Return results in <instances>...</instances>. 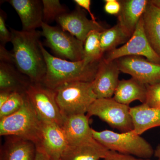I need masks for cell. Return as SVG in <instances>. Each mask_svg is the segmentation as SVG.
Returning <instances> with one entry per match:
<instances>
[{
	"mask_svg": "<svg viewBox=\"0 0 160 160\" xmlns=\"http://www.w3.org/2000/svg\"><path fill=\"white\" fill-rule=\"evenodd\" d=\"M10 31L14 66L32 83L42 82L47 67L40 47L41 32L19 31L11 28Z\"/></svg>",
	"mask_w": 160,
	"mask_h": 160,
	"instance_id": "obj_1",
	"label": "cell"
},
{
	"mask_svg": "<svg viewBox=\"0 0 160 160\" xmlns=\"http://www.w3.org/2000/svg\"><path fill=\"white\" fill-rule=\"evenodd\" d=\"M40 47L46 60L47 70L42 83L55 90L60 86L74 82H89L94 80L99 62L88 64L84 60L72 62L56 57L48 52L42 42Z\"/></svg>",
	"mask_w": 160,
	"mask_h": 160,
	"instance_id": "obj_2",
	"label": "cell"
},
{
	"mask_svg": "<svg viewBox=\"0 0 160 160\" xmlns=\"http://www.w3.org/2000/svg\"><path fill=\"white\" fill-rule=\"evenodd\" d=\"M93 138L110 151L149 159L154 153L152 146L133 130L126 132H114L106 129L98 131L92 129Z\"/></svg>",
	"mask_w": 160,
	"mask_h": 160,
	"instance_id": "obj_3",
	"label": "cell"
},
{
	"mask_svg": "<svg viewBox=\"0 0 160 160\" xmlns=\"http://www.w3.org/2000/svg\"><path fill=\"white\" fill-rule=\"evenodd\" d=\"M41 124V120L27 96L25 104L19 110L0 119V135L29 140L38 147L39 144Z\"/></svg>",
	"mask_w": 160,
	"mask_h": 160,
	"instance_id": "obj_4",
	"label": "cell"
},
{
	"mask_svg": "<svg viewBox=\"0 0 160 160\" xmlns=\"http://www.w3.org/2000/svg\"><path fill=\"white\" fill-rule=\"evenodd\" d=\"M54 90L57 102L64 118L74 115L86 114L97 99L92 82L67 83Z\"/></svg>",
	"mask_w": 160,
	"mask_h": 160,
	"instance_id": "obj_5",
	"label": "cell"
},
{
	"mask_svg": "<svg viewBox=\"0 0 160 160\" xmlns=\"http://www.w3.org/2000/svg\"><path fill=\"white\" fill-rule=\"evenodd\" d=\"M41 28L45 44L55 56L72 62L83 60L84 42L59 26H51L43 22Z\"/></svg>",
	"mask_w": 160,
	"mask_h": 160,
	"instance_id": "obj_6",
	"label": "cell"
},
{
	"mask_svg": "<svg viewBox=\"0 0 160 160\" xmlns=\"http://www.w3.org/2000/svg\"><path fill=\"white\" fill-rule=\"evenodd\" d=\"M129 106L121 104L113 98L97 99L89 107L87 117H98L112 128L126 132L134 129Z\"/></svg>",
	"mask_w": 160,
	"mask_h": 160,
	"instance_id": "obj_7",
	"label": "cell"
},
{
	"mask_svg": "<svg viewBox=\"0 0 160 160\" xmlns=\"http://www.w3.org/2000/svg\"><path fill=\"white\" fill-rule=\"evenodd\" d=\"M26 93L40 120L62 126L64 118L57 102L54 90L42 83H32Z\"/></svg>",
	"mask_w": 160,
	"mask_h": 160,
	"instance_id": "obj_8",
	"label": "cell"
},
{
	"mask_svg": "<svg viewBox=\"0 0 160 160\" xmlns=\"http://www.w3.org/2000/svg\"><path fill=\"white\" fill-rule=\"evenodd\" d=\"M130 56L144 57L150 62L160 64V56L152 48L145 34L142 18L128 42L119 48L106 53L103 58L109 62Z\"/></svg>",
	"mask_w": 160,
	"mask_h": 160,
	"instance_id": "obj_9",
	"label": "cell"
},
{
	"mask_svg": "<svg viewBox=\"0 0 160 160\" xmlns=\"http://www.w3.org/2000/svg\"><path fill=\"white\" fill-rule=\"evenodd\" d=\"M117 61L120 71L130 75L146 86L160 82V64L136 56L124 57Z\"/></svg>",
	"mask_w": 160,
	"mask_h": 160,
	"instance_id": "obj_10",
	"label": "cell"
},
{
	"mask_svg": "<svg viewBox=\"0 0 160 160\" xmlns=\"http://www.w3.org/2000/svg\"><path fill=\"white\" fill-rule=\"evenodd\" d=\"M120 71L117 60L108 62L103 58L100 61L92 82L93 92L97 99L112 98L120 81Z\"/></svg>",
	"mask_w": 160,
	"mask_h": 160,
	"instance_id": "obj_11",
	"label": "cell"
},
{
	"mask_svg": "<svg viewBox=\"0 0 160 160\" xmlns=\"http://www.w3.org/2000/svg\"><path fill=\"white\" fill-rule=\"evenodd\" d=\"M56 22L62 29L83 42L90 32L93 30L102 32L106 29L98 22L89 19L80 9L62 15Z\"/></svg>",
	"mask_w": 160,
	"mask_h": 160,
	"instance_id": "obj_12",
	"label": "cell"
},
{
	"mask_svg": "<svg viewBox=\"0 0 160 160\" xmlns=\"http://www.w3.org/2000/svg\"><path fill=\"white\" fill-rule=\"evenodd\" d=\"M41 121L39 144L37 147L42 149L51 159L61 158L69 145L64 130L56 123Z\"/></svg>",
	"mask_w": 160,
	"mask_h": 160,
	"instance_id": "obj_13",
	"label": "cell"
},
{
	"mask_svg": "<svg viewBox=\"0 0 160 160\" xmlns=\"http://www.w3.org/2000/svg\"><path fill=\"white\" fill-rule=\"evenodd\" d=\"M8 2L18 15L22 30H37L43 22V5L40 0H9Z\"/></svg>",
	"mask_w": 160,
	"mask_h": 160,
	"instance_id": "obj_14",
	"label": "cell"
},
{
	"mask_svg": "<svg viewBox=\"0 0 160 160\" xmlns=\"http://www.w3.org/2000/svg\"><path fill=\"white\" fill-rule=\"evenodd\" d=\"M109 152L93 137L78 144L68 145L61 158L62 160H103Z\"/></svg>",
	"mask_w": 160,
	"mask_h": 160,
	"instance_id": "obj_15",
	"label": "cell"
},
{
	"mask_svg": "<svg viewBox=\"0 0 160 160\" xmlns=\"http://www.w3.org/2000/svg\"><path fill=\"white\" fill-rule=\"evenodd\" d=\"M121 9L118 24L131 37L149 3L147 0L120 1Z\"/></svg>",
	"mask_w": 160,
	"mask_h": 160,
	"instance_id": "obj_16",
	"label": "cell"
},
{
	"mask_svg": "<svg viewBox=\"0 0 160 160\" xmlns=\"http://www.w3.org/2000/svg\"><path fill=\"white\" fill-rule=\"evenodd\" d=\"M7 137L1 149L0 160H35L37 146L34 143L17 137Z\"/></svg>",
	"mask_w": 160,
	"mask_h": 160,
	"instance_id": "obj_17",
	"label": "cell"
},
{
	"mask_svg": "<svg viewBox=\"0 0 160 160\" xmlns=\"http://www.w3.org/2000/svg\"><path fill=\"white\" fill-rule=\"evenodd\" d=\"M69 145H75L93 138L89 118L86 114H77L64 118L62 126Z\"/></svg>",
	"mask_w": 160,
	"mask_h": 160,
	"instance_id": "obj_18",
	"label": "cell"
},
{
	"mask_svg": "<svg viewBox=\"0 0 160 160\" xmlns=\"http://www.w3.org/2000/svg\"><path fill=\"white\" fill-rule=\"evenodd\" d=\"M32 83L13 64L0 62V90L26 92Z\"/></svg>",
	"mask_w": 160,
	"mask_h": 160,
	"instance_id": "obj_19",
	"label": "cell"
},
{
	"mask_svg": "<svg viewBox=\"0 0 160 160\" xmlns=\"http://www.w3.org/2000/svg\"><path fill=\"white\" fill-rule=\"evenodd\" d=\"M146 85L132 78L129 79L119 81L112 98L118 102L127 106L136 100L144 104L146 102Z\"/></svg>",
	"mask_w": 160,
	"mask_h": 160,
	"instance_id": "obj_20",
	"label": "cell"
},
{
	"mask_svg": "<svg viewBox=\"0 0 160 160\" xmlns=\"http://www.w3.org/2000/svg\"><path fill=\"white\" fill-rule=\"evenodd\" d=\"M134 130L138 134L155 127H160V109L149 107L145 104L131 107Z\"/></svg>",
	"mask_w": 160,
	"mask_h": 160,
	"instance_id": "obj_21",
	"label": "cell"
},
{
	"mask_svg": "<svg viewBox=\"0 0 160 160\" xmlns=\"http://www.w3.org/2000/svg\"><path fill=\"white\" fill-rule=\"evenodd\" d=\"M142 18L146 37L152 48L160 56V9L149 1Z\"/></svg>",
	"mask_w": 160,
	"mask_h": 160,
	"instance_id": "obj_22",
	"label": "cell"
},
{
	"mask_svg": "<svg viewBox=\"0 0 160 160\" xmlns=\"http://www.w3.org/2000/svg\"><path fill=\"white\" fill-rule=\"evenodd\" d=\"M130 37L119 24L104 29L100 32V40L103 53H107L117 49L119 45L127 42Z\"/></svg>",
	"mask_w": 160,
	"mask_h": 160,
	"instance_id": "obj_23",
	"label": "cell"
},
{
	"mask_svg": "<svg viewBox=\"0 0 160 160\" xmlns=\"http://www.w3.org/2000/svg\"><path fill=\"white\" fill-rule=\"evenodd\" d=\"M101 32L97 30L90 32L84 42L83 60L88 64L99 62L104 57L100 43Z\"/></svg>",
	"mask_w": 160,
	"mask_h": 160,
	"instance_id": "obj_24",
	"label": "cell"
},
{
	"mask_svg": "<svg viewBox=\"0 0 160 160\" xmlns=\"http://www.w3.org/2000/svg\"><path fill=\"white\" fill-rule=\"evenodd\" d=\"M43 22L49 25L59 17L68 12L59 0H42Z\"/></svg>",
	"mask_w": 160,
	"mask_h": 160,
	"instance_id": "obj_25",
	"label": "cell"
},
{
	"mask_svg": "<svg viewBox=\"0 0 160 160\" xmlns=\"http://www.w3.org/2000/svg\"><path fill=\"white\" fill-rule=\"evenodd\" d=\"M26 98V92H12L7 102L0 107V119L12 114L19 110L25 104Z\"/></svg>",
	"mask_w": 160,
	"mask_h": 160,
	"instance_id": "obj_26",
	"label": "cell"
},
{
	"mask_svg": "<svg viewBox=\"0 0 160 160\" xmlns=\"http://www.w3.org/2000/svg\"><path fill=\"white\" fill-rule=\"evenodd\" d=\"M147 92L144 104L151 108L160 109V82L146 86Z\"/></svg>",
	"mask_w": 160,
	"mask_h": 160,
	"instance_id": "obj_27",
	"label": "cell"
},
{
	"mask_svg": "<svg viewBox=\"0 0 160 160\" xmlns=\"http://www.w3.org/2000/svg\"><path fill=\"white\" fill-rule=\"evenodd\" d=\"M6 15L2 9L0 10V46H6V44L12 40L11 31L6 25Z\"/></svg>",
	"mask_w": 160,
	"mask_h": 160,
	"instance_id": "obj_28",
	"label": "cell"
},
{
	"mask_svg": "<svg viewBox=\"0 0 160 160\" xmlns=\"http://www.w3.org/2000/svg\"><path fill=\"white\" fill-rule=\"evenodd\" d=\"M104 10L106 13L110 15H118L121 9L120 1L117 0H106Z\"/></svg>",
	"mask_w": 160,
	"mask_h": 160,
	"instance_id": "obj_29",
	"label": "cell"
},
{
	"mask_svg": "<svg viewBox=\"0 0 160 160\" xmlns=\"http://www.w3.org/2000/svg\"><path fill=\"white\" fill-rule=\"evenodd\" d=\"M102 160H151L149 159L136 158L130 155L122 154L116 152L110 151L109 154Z\"/></svg>",
	"mask_w": 160,
	"mask_h": 160,
	"instance_id": "obj_30",
	"label": "cell"
},
{
	"mask_svg": "<svg viewBox=\"0 0 160 160\" xmlns=\"http://www.w3.org/2000/svg\"><path fill=\"white\" fill-rule=\"evenodd\" d=\"M0 60L2 62L13 64L12 53L7 50L5 46H0Z\"/></svg>",
	"mask_w": 160,
	"mask_h": 160,
	"instance_id": "obj_31",
	"label": "cell"
},
{
	"mask_svg": "<svg viewBox=\"0 0 160 160\" xmlns=\"http://www.w3.org/2000/svg\"><path fill=\"white\" fill-rule=\"evenodd\" d=\"M73 2L77 5V6L86 9L90 15L92 20L95 22H97L96 18L91 11V8H90L91 2L90 0H74Z\"/></svg>",
	"mask_w": 160,
	"mask_h": 160,
	"instance_id": "obj_32",
	"label": "cell"
},
{
	"mask_svg": "<svg viewBox=\"0 0 160 160\" xmlns=\"http://www.w3.org/2000/svg\"><path fill=\"white\" fill-rule=\"evenodd\" d=\"M35 160H51V158L42 149L37 147L36 155Z\"/></svg>",
	"mask_w": 160,
	"mask_h": 160,
	"instance_id": "obj_33",
	"label": "cell"
},
{
	"mask_svg": "<svg viewBox=\"0 0 160 160\" xmlns=\"http://www.w3.org/2000/svg\"><path fill=\"white\" fill-rule=\"evenodd\" d=\"M12 92L9 91H2L0 92V107L7 102Z\"/></svg>",
	"mask_w": 160,
	"mask_h": 160,
	"instance_id": "obj_34",
	"label": "cell"
},
{
	"mask_svg": "<svg viewBox=\"0 0 160 160\" xmlns=\"http://www.w3.org/2000/svg\"><path fill=\"white\" fill-rule=\"evenodd\" d=\"M155 157L158 158L157 160H160V145H158L156 149L154 150Z\"/></svg>",
	"mask_w": 160,
	"mask_h": 160,
	"instance_id": "obj_35",
	"label": "cell"
},
{
	"mask_svg": "<svg viewBox=\"0 0 160 160\" xmlns=\"http://www.w3.org/2000/svg\"><path fill=\"white\" fill-rule=\"evenodd\" d=\"M149 1L152 4L160 9V0H151Z\"/></svg>",
	"mask_w": 160,
	"mask_h": 160,
	"instance_id": "obj_36",
	"label": "cell"
},
{
	"mask_svg": "<svg viewBox=\"0 0 160 160\" xmlns=\"http://www.w3.org/2000/svg\"><path fill=\"white\" fill-rule=\"evenodd\" d=\"M51 160H62V159L61 158H56V159H51Z\"/></svg>",
	"mask_w": 160,
	"mask_h": 160,
	"instance_id": "obj_37",
	"label": "cell"
}]
</instances>
